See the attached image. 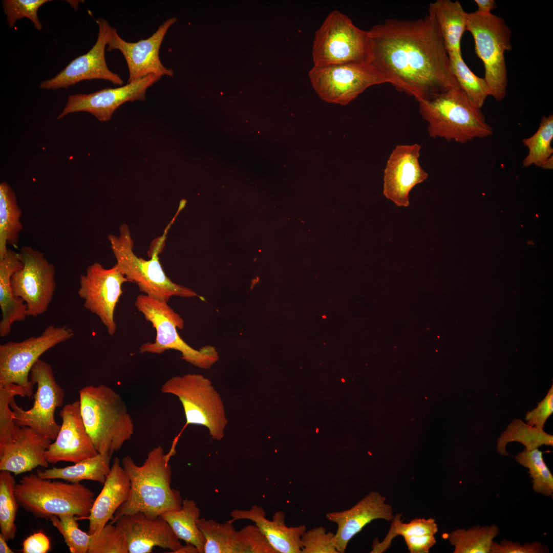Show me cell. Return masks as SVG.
Masks as SVG:
<instances>
[{
	"label": "cell",
	"mask_w": 553,
	"mask_h": 553,
	"mask_svg": "<svg viewBox=\"0 0 553 553\" xmlns=\"http://www.w3.org/2000/svg\"><path fill=\"white\" fill-rule=\"evenodd\" d=\"M370 63L390 83L416 100L460 88L433 17L389 18L367 30Z\"/></svg>",
	"instance_id": "obj_1"
},
{
	"label": "cell",
	"mask_w": 553,
	"mask_h": 553,
	"mask_svg": "<svg viewBox=\"0 0 553 553\" xmlns=\"http://www.w3.org/2000/svg\"><path fill=\"white\" fill-rule=\"evenodd\" d=\"M174 452L165 454L163 448L158 445L148 453L141 465L129 456L122 458L121 463L130 481V493L116 511L111 523L122 516L136 513L157 518L167 511L180 509L183 499L180 492L171 486L172 470L168 463Z\"/></svg>",
	"instance_id": "obj_2"
},
{
	"label": "cell",
	"mask_w": 553,
	"mask_h": 553,
	"mask_svg": "<svg viewBox=\"0 0 553 553\" xmlns=\"http://www.w3.org/2000/svg\"><path fill=\"white\" fill-rule=\"evenodd\" d=\"M81 414L87 431L99 453L111 456L129 440L134 423L121 396L104 385L79 390Z\"/></svg>",
	"instance_id": "obj_3"
},
{
	"label": "cell",
	"mask_w": 553,
	"mask_h": 553,
	"mask_svg": "<svg viewBox=\"0 0 553 553\" xmlns=\"http://www.w3.org/2000/svg\"><path fill=\"white\" fill-rule=\"evenodd\" d=\"M422 118L432 138L464 144L493 134L480 109L460 88H454L426 100L417 101Z\"/></svg>",
	"instance_id": "obj_4"
},
{
	"label": "cell",
	"mask_w": 553,
	"mask_h": 553,
	"mask_svg": "<svg viewBox=\"0 0 553 553\" xmlns=\"http://www.w3.org/2000/svg\"><path fill=\"white\" fill-rule=\"evenodd\" d=\"M14 493L19 507L40 519L70 514L86 519L95 500L94 493L80 483L42 479L36 473L24 476Z\"/></svg>",
	"instance_id": "obj_5"
},
{
	"label": "cell",
	"mask_w": 553,
	"mask_h": 553,
	"mask_svg": "<svg viewBox=\"0 0 553 553\" xmlns=\"http://www.w3.org/2000/svg\"><path fill=\"white\" fill-rule=\"evenodd\" d=\"M312 57L316 67L370 63L368 31L358 28L341 11L333 10L315 32Z\"/></svg>",
	"instance_id": "obj_6"
},
{
	"label": "cell",
	"mask_w": 553,
	"mask_h": 553,
	"mask_svg": "<svg viewBox=\"0 0 553 553\" xmlns=\"http://www.w3.org/2000/svg\"><path fill=\"white\" fill-rule=\"evenodd\" d=\"M108 239L116 260L115 264L129 282L137 284L144 294L167 303L171 297H192L197 294L191 289L173 282L165 274L158 253L150 260L137 257L134 241L126 224L119 228V235H109Z\"/></svg>",
	"instance_id": "obj_7"
},
{
	"label": "cell",
	"mask_w": 553,
	"mask_h": 553,
	"mask_svg": "<svg viewBox=\"0 0 553 553\" xmlns=\"http://www.w3.org/2000/svg\"><path fill=\"white\" fill-rule=\"evenodd\" d=\"M466 31L474 40L475 53L482 61L492 96L502 101L506 94L507 72L504 57L511 51L512 31L503 18L492 13H467Z\"/></svg>",
	"instance_id": "obj_8"
},
{
	"label": "cell",
	"mask_w": 553,
	"mask_h": 553,
	"mask_svg": "<svg viewBox=\"0 0 553 553\" xmlns=\"http://www.w3.org/2000/svg\"><path fill=\"white\" fill-rule=\"evenodd\" d=\"M164 394L176 396L183 408L186 424L206 428L211 438L221 440L227 424L220 395L210 380L199 374L174 376L161 386Z\"/></svg>",
	"instance_id": "obj_9"
},
{
	"label": "cell",
	"mask_w": 553,
	"mask_h": 553,
	"mask_svg": "<svg viewBox=\"0 0 553 553\" xmlns=\"http://www.w3.org/2000/svg\"><path fill=\"white\" fill-rule=\"evenodd\" d=\"M135 306L156 332L154 342L142 345L140 353L161 354L175 350L181 352L184 360L201 369H209L217 361L218 355L214 348L207 347L198 350L181 338L177 328L183 327V321L167 303L142 294L137 296Z\"/></svg>",
	"instance_id": "obj_10"
},
{
	"label": "cell",
	"mask_w": 553,
	"mask_h": 553,
	"mask_svg": "<svg viewBox=\"0 0 553 553\" xmlns=\"http://www.w3.org/2000/svg\"><path fill=\"white\" fill-rule=\"evenodd\" d=\"M74 334L73 330L66 325H50L38 336L1 344L0 386L16 384L25 390L26 396H31L34 385L29 375L33 366L45 352L71 338Z\"/></svg>",
	"instance_id": "obj_11"
},
{
	"label": "cell",
	"mask_w": 553,
	"mask_h": 553,
	"mask_svg": "<svg viewBox=\"0 0 553 553\" xmlns=\"http://www.w3.org/2000/svg\"><path fill=\"white\" fill-rule=\"evenodd\" d=\"M311 85L324 101L345 105L369 87L389 83L372 63L313 66L308 73Z\"/></svg>",
	"instance_id": "obj_12"
},
{
	"label": "cell",
	"mask_w": 553,
	"mask_h": 553,
	"mask_svg": "<svg viewBox=\"0 0 553 553\" xmlns=\"http://www.w3.org/2000/svg\"><path fill=\"white\" fill-rule=\"evenodd\" d=\"M30 380L37 385L32 407L25 410L19 407L14 399L10 402L14 413V423L20 427H28L40 435L55 440L61 425L56 421V409L62 406L65 391L57 382L49 364L38 359L32 367Z\"/></svg>",
	"instance_id": "obj_13"
},
{
	"label": "cell",
	"mask_w": 553,
	"mask_h": 553,
	"mask_svg": "<svg viewBox=\"0 0 553 553\" xmlns=\"http://www.w3.org/2000/svg\"><path fill=\"white\" fill-rule=\"evenodd\" d=\"M19 254L23 266L11 277L13 292L25 303L27 316L36 317L47 311L52 300L56 287L55 268L44 253L32 247H22Z\"/></svg>",
	"instance_id": "obj_14"
},
{
	"label": "cell",
	"mask_w": 553,
	"mask_h": 553,
	"mask_svg": "<svg viewBox=\"0 0 553 553\" xmlns=\"http://www.w3.org/2000/svg\"><path fill=\"white\" fill-rule=\"evenodd\" d=\"M125 282H129L115 265L106 269L98 262L89 266L79 279L78 294L84 307L99 317L111 336L116 330L115 309Z\"/></svg>",
	"instance_id": "obj_15"
},
{
	"label": "cell",
	"mask_w": 553,
	"mask_h": 553,
	"mask_svg": "<svg viewBox=\"0 0 553 553\" xmlns=\"http://www.w3.org/2000/svg\"><path fill=\"white\" fill-rule=\"evenodd\" d=\"M97 41L86 54L72 60L61 71L53 78L42 81L39 88L57 90L68 88L79 82L95 79L109 81L115 84L122 85L123 80L117 73L109 70L105 57V49L112 27L103 18H99Z\"/></svg>",
	"instance_id": "obj_16"
},
{
	"label": "cell",
	"mask_w": 553,
	"mask_h": 553,
	"mask_svg": "<svg viewBox=\"0 0 553 553\" xmlns=\"http://www.w3.org/2000/svg\"><path fill=\"white\" fill-rule=\"evenodd\" d=\"M176 21V17L168 18L150 37L136 42L123 40L116 29L111 28L107 51L117 50L123 55L129 71L127 83L137 81L149 75L160 77L173 75V70L164 67L161 62L159 53L167 30Z\"/></svg>",
	"instance_id": "obj_17"
},
{
	"label": "cell",
	"mask_w": 553,
	"mask_h": 553,
	"mask_svg": "<svg viewBox=\"0 0 553 553\" xmlns=\"http://www.w3.org/2000/svg\"><path fill=\"white\" fill-rule=\"evenodd\" d=\"M160 77L149 75L137 81L115 88H105L89 94L70 95L60 119L72 113L87 112L100 121H109L115 111L127 101H144L147 89L158 81Z\"/></svg>",
	"instance_id": "obj_18"
},
{
	"label": "cell",
	"mask_w": 553,
	"mask_h": 553,
	"mask_svg": "<svg viewBox=\"0 0 553 553\" xmlns=\"http://www.w3.org/2000/svg\"><path fill=\"white\" fill-rule=\"evenodd\" d=\"M421 147L418 143L397 145L387 159L383 194L398 206L408 207L410 192L428 177L419 161Z\"/></svg>",
	"instance_id": "obj_19"
},
{
	"label": "cell",
	"mask_w": 553,
	"mask_h": 553,
	"mask_svg": "<svg viewBox=\"0 0 553 553\" xmlns=\"http://www.w3.org/2000/svg\"><path fill=\"white\" fill-rule=\"evenodd\" d=\"M198 525L205 540L203 553H275L255 524L236 530L230 520L219 523L202 518Z\"/></svg>",
	"instance_id": "obj_20"
},
{
	"label": "cell",
	"mask_w": 553,
	"mask_h": 553,
	"mask_svg": "<svg viewBox=\"0 0 553 553\" xmlns=\"http://www.w3.org/2000/svg\"><path fill=\"white\" fill-rule=\"evenodd\" d=\"M60 430L46 452L49 463L60 461L74 463L96 455V450L84 426L79 400L63 406L59 413Z\"/></svg>",
	"instance_id": "obj_21"
},
{
	"label": "cell",
	"mask_w": 553,
	"mask_h": 553,
	"mask_svg": "<svg viewBox=\"0 0 553 553\" xmlns=\"http://www.w3.org/2000/svg\"><path fill=\"white\" fill-rule=\"evenodd\" d=\"M124 535L129 553H151L155 547L174 552L182 544L161 516L151 518L142 513L122 516L114 522Z\"/></svg>",
	"instance_id": "obj_22"
},
{
	"label": "cell",
	"mask_w": 553,
	"mask_h": 553,
	"mask_svg": "<svg viewBox=\"0 0 553 553\" xmlns=\"http://www.w3.org/2000/svg\"><path fill=\"white\" fill-rule=\"evenodd\" d=\"M386 501L385 497L372 491L350 508L326 514L327 519L337 526L335 544L338 553L345 552L350 540L373 520H392V507Z\"/></svg>",
	"instance_id": "obj_23"
},
{
	"label": "cell",
	"mask_w": 553,
	"mask_h": 553,
	"mask_svg": "<svg viewBox=\"0 0 553 553\" xmlns=\"http://www.w3.org/2000/svg\"><path fill=\"white\" fill-rule=\"evenodd\" d=\"M230 516L232 522L241 519L254 522L276 553H301V538L306 527L304 525L287 526L283 512H275L272 520H269L263 508L254 505L248 509H234Z\"/></svg>",
	"instance_id": "obj_24"
},
{
	"label": "cell",
	"mask_w": 553,
	"mask_h": 553,
	"mask_svg": "<svg viewBox=\"0 0 553 553\" xmlns=\"http://www.w3.org/2000/svg\"><path fill=\"white\" fill-rule=\"evenodd\" d=\"M51 440L28 427H20L16 439L0 452V471L19 475L38 466L47 468L46 457Z\"/></svg>",
	"instance_id": "obj_25"
},
{
	"label": "cell",
	"mask_w": 553,
	"mask_h": 553,
	"mask_svg": "<svg viewBox=\"0 0 553 553\" xmlns=\"http://www.w3.org/2000/svg\"><path fill=\"white\" fill-rule=\"evenodd\" d=\"M129 478L118 457L113 459L111 470L100 493L95 499L90 515L88 533H98L110 521L118 507L130 495Z\"/></svg>",
	"instance_id": "obj_26"
},
{
	"label": "cell",
	"mask_w": 553,
	"mask_h": 553,
	"mask_svg": "<svg viewBox=\"0 0 553 553\" xmlns=\"http://www.w3.org/2000/svg\"><path fill=\"white\" fill-rule=\"evenodd\" d=\"M23 264L19 252L8 249L6 256L0 260V336H7L12 325L23 321L27 316V307L20 299L13 294L11 279L13 274L20 269Z\"/></svg>",
	"instance_id": "obj_27"
},
{
	"label": "cell",
	"mask_w": 553,
	"mask_h": 553,
	"mask_svg": "<svg viewBox=\"0 0 553 553\" xmlns=\"http://www.w3.org/2000/svg\"><path fill=\"white\" fill-rule=\"evenodd\" d=\"M434 19L448 54L460 53L461 40L466 31L467 13L458 1L430 3L429 13Z\"/></svg>",
	"instance_id": "obj_28"
},
{
	"label": "cell",
	"mask_w": 553,
	"mask_h": 553,
	"mask_svg": "<svg viewBox=\"0 0 553 553\" xmlns=\"http://www.w3.org/2000/svg\"><path fill=\"white\" fill-rule=\"evenodd\" d=\"M111 455L98 453L71 466L37 470L36 474L46 479H62L71 483L91 480L104 484L111 470Z\"/></svg>",
	"instance_id": "obj_29"
},
{
	"label": "cell",
	"mask_w": 553,
	"mask_h": 553,
	"mask_svg": "<svg viewBox=\"0 0 553 553\" xmlns=\"http://www.w3.org/2000/svg\"><path fill=\"white\" fill-rule=\"evenodd\" d=\"M200 509L193 499H183L180 509L167 511L160 516L168 524L176 536L196 546L203 553L205 540L198 527Z\"/></svg>",
	"instance_id": "obj_30"
},
{
	"label": "cell",
	"mask_w": 553,
	"mask_h": 553,
	"mask_svg": "<svg viewBox=\"0 0 553 553\" xmlns=\"http://www.w3.org/2000/svg\"><path fill=\"white\" fill-rule=\"evenodd\" d=\"M22 212L15 194L6 182L0 184V260L6 254L8 245L16 246L23 229Z\"/></svg>",
	"instance_id": "obj_31"
},
{
	"label": "cell",
	"mask_w": 553,
	"mask_h": 553,
	"mask_svg": "<svg viewBox=\"0 0 553 553\" xmlns=\"http://www.w3.org/2000/svg\"><path fill=\"white\" fill-rule=\"evenodd\" d=\"M499 528L495 524L476 525L468 529L458 528L443 534L454 547V553H490Z\"/></svg>",
	"instance_id": "obj_32"
},
{
	"label": "cell",
	"mask_w": 553,
	"mask_h": 553,
	"mask_svg": "<svg viewBox=\"0 0 553 553\" xmlns=\"http://www.w3.org/2000/svg\"><path fill=\"white\" fill-rule=\"evenodd\" d=\"M519 442L527 450L538 448L543 445H553V436L543 429H538L524 423L520 419H515L507 427L497 439V450L503 456H508L506 446L509 442Z\"/></svg>",
	"instance_id": "obj_33"
},
{
	"label": "cell",
	"mask_w": 553,
	"mask_h": 553,
	"mask_svg": "<svg viewBox=\"0 0 553 553\" xmlns=\"http://www.w3.org/2000/svg\"><path fill=\"white\" fill-rule=\"evenodd\" d=\"M451 70L461 90L472 103L481 109L490 96L485 80L475 75L463 60L461 53L449 54Z\"/></svg>",
	"instance_id": "obj_34"
},
{
	"label": "cell",
	"mask_w": 553,
	"mask_h": 553,
	"mask_svg": "<svg viewBox=\"0 0 553 553\" xmlns=\"http://www.w3.org/2000/svg\"><path fill=\"white\" fill-rule=\"evenodd\" d=\"M553 140V115L543 116L540 125L534 134L522 140L528 149V153L523 161V165L527 167L535 165L541 167L553 155L551 143Z\"/></svg>",
	"instance_id": "obj_35"
},
{
	"label": "cell",
	"mask_w": 553,
	"mask_h": 553,
	"mask_svg": "<svg viewBox=\"0 0 553 553\" xmlns=\"http://www.w3.org/2000/svg\"><path fill=\"white\" fill-rule=\"evenodd\" d=\"M15 478L12 473L0 472V529L7 541L14 538L17 531L15 518L19 507L14 490Z\"/></svg>",
	"instance_id": "obj_36"
},
{
	"label": "cell",
	"mask_w": 553,
	"mask_h": 553,
	"mask_svg": "<svg viewBox=\"0 0 553 553\" xmlns=\"http://www.w3.org/2000/svg\"><path fill=\"white\" fill-rule=\"evenodd\" d=\"M516 461L528 469L534 492L546 497L553 495V475L545 463L543 452L538 448H525L515 457Z\"/></svg>",
	"instance_id": "obj_37"
},
{
	"label": "cell",
	"mask_w": 553,
	"mask_h": 553,
	"mask_svg": "<svg viewBox=\"0 0 553 553\" xmlns=\"http://www.w3.org/2000/svg\"><path fill=\"white\" fill-rule=\"evenodd\" d=\"M402 514H397L391 521L390 529L381 542L376 539L372 544L371 553H382L391 546L392 540L397 536L403 537L413 535L432 534L438 532V526L434 518H415L409 523L401 522Z\"/></svg>",
	"instance_id": "obj_38"
},
{
	"label": "cell",
	"mask_w": 553,
	"mask_h": 553,
	"mask_svg": "<svg viewBox=\"0 0 553 553\" xmlns=\"http://www.w3.org/2000/svg\"><path fill=\"white\" fill-rule=\"evenodd\" d=\"M16 396H26L20 386L10 384L0 386V452L17 438L20 427L14 421L10 402Z\"/></svg>",
	"instance_id": "obj_39"
},
{
	"label": "cell",
	"mask_w": 553,
	"mask_h": 553,
	"mask_svg": "<svg viewBox=\"0 0 553 553\" xmlns=\"http://www.w3.org/2000/svg\"><path fill=\"white\" fill-rule=\"evenodd\" d=\"M50 520L62 536L70 552L88 553L91 535L79 528L75 515L68 514L53 516Z\"/></svg>",
	"instance_id": "obj_40"
},
{
	"label": "cell",
	"mask_w": 553,
	"mask_h": 553,
	"mask_svg": "<svg viewBox=\"0 0 553 553\" xmlns=\"http://www.w3.org/2000/svg\"><path fill=\"white\" fill-rule=\"evenodd\" d=\"M88 553H129V549L124 535L115 524L110 523L91 535Z\"/></svg>",
	"instance_id": "obj_41"
},
{
	"label": "cell",
	"mask_w": 553,
	"mask_h": 553,
	"mask_svg": "<svg viewBox=\"0 0 553 553\" xmlns=\"http://www.w3.org/2000/svg\"><path fill=\"white\" fill-rule=\"evenodd\" d=\"M50 0H3V8L6 15L10 28H12L17 20L23 18L29 19L34 28L40 31L43 26L39 20L37 12L44 4Z\"/></svg>",
	"instance_id": "obj_42"
},
{
	"label": "cell",
	"mask_w": 553,
	"mask_h": 553,
	"mask_svg": "<svg viewBox=\"0 0 553 553\" xmlns=\"http://www.w3.org/2000/svg\"><path fill=\"white\" fill-rule=\"evenodd\" d=\"M301 553H338L335 544V534L323 526L306 530L301 538Z\"/></svg>",
	"instance_id": "obj_43"
},
{
	"label": "cell",
	"mask_w": 553,
	"mask_h": 553,
	"mask_svg": "<svg viewBox=\"0 0 553 553\" xmlns=\"http://www.w3.org/2000/svg\"><path fill=\"white\" fill-rule=\"evenodd\" d=\"M548 547L539 541L520 542L503 539L499 543L494 541L492 544L490 553H547Z\"/></svg>",
	"instance_id": "obj_44"
},
{
	"label": "cell",
	"mask_w": 553,
	"mask_h": 553,
	"mask_svg": "<svg viewBox=\"0 0 553 553\" xmlns=\"http://www.w3.org/2000/svg\"><path fill=\"white\" fill-rule=\"evenodd\" d=\"M553 413V386L549 389L544 399L538 402L537 407L526 414L525 420L528 424L538 429H543L548 418Z\"/></svg>",
	"instance_id": "obj_45"
},
{
	"label": "cell",
	"mask_w": 553,
	"mask_h": 553,
	"mask_svg": "<svg viewBox=\"0 0 553 553\" xmlns=\"http://www.w3.org/2000/svg\"><path fill=\"white\" fill-rule=\"evenodd\" d=\"M23 553H46L50 548L49 538L42 531L34 533L23 543Z\"/></svg>",
	"instance_id": "obj_46"
},
{
	"label": "cell",
	"mask_w": 553,
	"mask_h": 553,
	"mask_svg": "<svg viewBox=\"0 0 553 553\" xmlns=\"http://www.w3.org/2000/svg\"><path fill=\"white\" fill-rule=\"evenodd\" d=\"M404 540L411 553H428L436 543L434 535L424 534L404 537Z\"/></svg>",
	"instance_id": "obj_47"
},
{
	"label": "cell",
	"mask_w": 553,
	"mask_h": 553,
	"mask_svg": "<svg viewBox=\"0 0 553 553\" xmlns=\"http://www.w3.org/2000/svg\"><path fill=\"white\" fill-rule=\"evenodd\" d=\"M478 9L476 11L482 14H489L491 11L496 9L497 6L495 0H475Z\"/></svg>",
	"instance_id": "obj_48"
},
{
	"label": "cell",
	"mask_w": 553,
	"mask_h": 553,
	"mask_svg": "<svg viewBox=\"0 0 553 553\" xmlns=\"http://www.w3.org/2000/svg\"><path fill=\"white\" fill-rule=\"evenodd\" d=\"M174 553H199V551L198 548L193 544L186 543V545H182Z\"/></svg>",
	"instance_id": "obj_49"
},
{
	"label": "cell",
	"mask_w": 553,
	"mask_h": 553,
	"mask_svg": "<svg viewBox=\"0 0 553 553\" xmlns=\"http://www.w3.org/2000/svg\"><path fill=\"white\" fill-rule=\"evenodd\" d=\"M5 537L2 534H0V552L1 553H13L14 551L8 546Z\"/></svg>",
	"instance_id": "obj_50"
},
{
	"label": "cell",
	"mask_w": 553,
	"mask_h": 553,
	"mask_svg": "<svg viewBox=\"0 0 553 553\" xmlns=\"http://www.w3.org/2000/svg\"><path fill=\"white\" fill-rule=\"evenodd\" d=\"M542 168L547 169H552L553 159L552 156L548 158L541 166Z\"/></svg>",
	"instance_id": "obj_51"
},
{
	"label": "cell",
	"mask_w": 553,
	"mask_h": 553,
	"mask_svg": "<svg viewBox=\"0 0 553 553\" xmlns=\"http://www.w3.org/2000/svg\"><path fill=\"white\" fill-rule=\"evenodd\" d=\"M342 380L343 382L345 381V380L344 379H342Z\"/></svg>",
	"instance_id": "obj_52"
}]
</instances>
